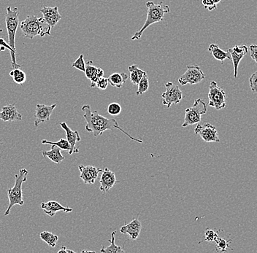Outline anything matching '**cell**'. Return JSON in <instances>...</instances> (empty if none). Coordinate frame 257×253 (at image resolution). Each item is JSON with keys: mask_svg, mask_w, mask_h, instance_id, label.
<instances>
[{"mask_svg": "<svg viewBox=\"0 0 257 253\" xmlns=\"http://www.w3.org/2000/svg\"><path fill=\"white\" fill-rule=\"evenodd\" d=\"M138 89L136 92L137 96L142 95L144 93L147 92L149 88V81L148 77H147V73L146 72L145 74L143 76L141 80H140L139 83H138Z\"/></svg>", "mask_w": 257, "mask_h": 253, "instance_id": "obj_28", "label": "cell"}, {"mask_svg": "<svg viewBox=\"0 0 257 253\" xmlns=\"http://www.w3.org/2000/svg\"><path fill=\"white\" fill-rule=\"evenodd\" d=\"M22 115L16 109L15 104L3 107L0 111V120L5 122L16 121L22 120Z\"/></svg>", "mask_w": 257, "mask_h": 253, "instance_id": "obj_18", "label": "cell"}, {"mask_svg": "<svg viewBox=\"0 0 257 253\" xmlns=\"http://www.w3.org/2000/svg\"><path fill=\"white\" fill-rule=\"evenodd\" d=\"M202 4H203L205 8L208 9L210 11L216 10L217 7V4H216L214 0H202Z\"/></svg>", "mask_w": 257, "mask_h": 253, "instance_id": "obj_35", "label": "cell"}, {"mask_svg": "<svg viewBox=\"0 0 257 253\" xmlns=\"http://www.w3.org/2000/svg\"><path fill=\"white\" fill-rule=\"evenodd\" d=\"M116 234V231H113L111 234V240H109L110 242V245L107 248H105L104 245L102 247L100 252L103 253H124L125 251L122 249L120 246H117L115 244V236Z\"/></svg>", "mask_w": 257, "mask_h": 253, "instance_id": "obj_24", "label": "cell"}, {"mask_svg": "<svg viewBox=\"0 0 257 253\" xmlns=\"http://www.w3.org/2000/svg\"><path fill=\"white\" fill-rule=\"evenodd\" d=\"M165 91L162 94V104L167 108H170L173 104H179L184 98L183 92L178 85L171 82L165 84Z\"/></svg>", "mask_w": 257, "mask_h": 253, "instance_id": "obj_9", "label": "cell"}, {"mask_svg": "<svg viewBox=\"0 0 257 253\" xmlns=\"http://www.w3.org/2000/svg\"><path fill=\"white\" fill-rule=\"evenodd\" d=\"M21 30L26 37L33 39L36 36L43 37L45 35H51V29L47 25L42 18L37 16H29L21 23Z\"/></svg>", "mask_w": 257, "mask_h": 253, "instance_id": "obj_3", "label": "cell"}, {"mask_svg": "<svg viewBox=\"0 0 257 253\" xmlns=\"http://www.w3.org/2000/svg\"><path fill=\"white\" fill-rule=\"evenodd\" d=\"M81 109L83 112V118H85L86 122L85 129L88 132H92L94 134V137H97L98 136L102 135L103 132L107 130L112 131L114 129H118L133 141L139 143H143L142 140L132 137L124 129H121L118 125V122L115 119L106 118V117L100 115L97 111L91 110L90 105H84V106L82 107Z\"/></svg>", "mask_w": 257, "mask_h": 253, "instance_id": "obj_1", "label": "cell"}, {"mask_svg": "<svg viewBox=\"0 0 257 253\" xmlns=\"http://www.w3.org/2000/svg\"><path fill=\"white\" fill-rule=\"evenodd\" d=\"M39 237L51 248H55L58 239H59L57 235L46 231L41 232L39 234Z\"/></svg>", "mask_w": 257, "mask_h": 253, "instance_id": "obj_25", "label": "cell"}, {"mask_svg": "<svg viewBox=\"0 0 257 253\" xmlns=\"http://www.w3.org/2000/svg\"><path fill=\"white\" fill-rule=\"evenodd\" d=\"M109 80L108 78H106V77H103L99 79L98 81H97V84H96V87L99 89L102 90H106V88H108V85H109Z\"/></svg>", "mask_w": 257, "mask_h": 253, "instance_id": "obj_36", "label": "cell"}, {"mask_svg": "<svg viewBox=\"0 0 257 253\" xmlns=\"http://www.w3.org/2000/svg\"><path fill=\"white\" fill-rule=\"evenodd\" d=\"M58 253H74L73 251L67 249L66 247H62V249L58 251Z\"/></svg>", "mask_w": 257, "mask_h": 253, "instance_id": "obj_39", "label": "cell"}, {"mask_svg": "<svg viewBox=\"0 0 257 253\" xmlns=\"http://www.w3.org/2000/svg\"><path fill=\"white\" fill-rule=\"evenodd\" d=\"M231 242H232V240L226 241L223 238H217L215 241L216 243H217L216 251L220 253L226 252L228 248H229V244L231 243Z\"/></svg>", "mask_w": 257, "mask_h": 253, "instance_id": "obj_29", "label": "cell"}, {"mask_svg": "<svg viewBox=\"0 0 257 253\" xmlns=\"http://www.w3.org/2000/svg\"><path fill=\"white\" fill-rule=\"evenodd\" d=\"M119 182L115 179V173L109 168H106L102 172L101 178L100 180V191L103 192V194L105 195L114 185Z\"/></svg>", "mask_w": 257, "mask_h": 253, "instance_id": "obj_14", "label": "cell"}, {"mask_svg": "<svg viewBox=\"0 0 257 253\" xmlns=\"http://www.w3.org/2000/svg\"><path fill=\"white\" fill-rule=\"evenodd\" d=\"M39 11L43 15L42 18L51 30L55 27L62 18L58 7H43Z\"/></svg>", "mask_w": 257, "mask_h": 253, "instance_id": "obj_15", "label": "cell"}, {"mask_svg": "<svg viewBox=\"0 0 257 253\" xmlns=\"http://www.w3.org/2000/svg\"><path fill=\"white\" fill-rule=\"evenodd\" d=\"M127 79H128V74H126V73L115 72L111 74L108 80H109V83L112 87L121 88H122L123 85L127 83Z\"/></svg>", "mask_w": 257, "mask_h": 253, "instance_id": "obj_20", "label": "cell"}, {"mask_svg": "<svg viewBox=\"0 0 257 253\" xmlns=\"http://www.w3.org/2000/svg\"><path fill=\"white\" fill-rule=\"evenodd\" d=\"M41 143H42V144H48L51 145H56L58 147H59L61 150H67V151H70V150H71V145L68 143L67 139H61L59 141L56 142V143L48 141V140H42Z\"/></svg>", "mask_w": 257, "mask_h": 253, "instance_id": "obj_27", "label": "cell"}, {"mask_svg": "<svg viewBox=\"0 0 257 253\" xmlns=\"http://www.w3.org/2000/svg\"><path fill=\"white\" fill-rule=\"evenodd\" d=\"M229 55H230L231 60L233 63L234 66V75L235 78L238 77V67L242 59L249 53V48L246 45H236L232 48L228 50Z\"/></svg>", "mask_w": 257, "mask_h": 253, "instance_id": "obj_11", "label": "cell"}, {"mask_svg": "<svg viewBox=\"0 0 257 253\" xmlns=\"http://www.w3.org/2000/svg\"><path fill=\"white\" fill-rule=\"evenodd\" d=\"M29 172L26 169H20L19 174L15 175V185L12 188L7 190L8 194L9 206L4 213V216L10 214V210L15 205L23 206L24 202L23 199L22 185L27 181Z\"/></svg>", "mask_w": 257, "mask_h": 253, "instance_id": "obj_4", "label": "cell"}, {"mask_svg": "<svg viewBox=\"0 0 257 253\" xmlns=\"http://www.w3.org/2000/svg\"><path fill=\"white\" fill-rule=\"evenodd\" d=\"M42 154L44 157L49 158L52 162L55 163V164H59L65 160V157L61 152V149L56 145H52L51 150L43 151Z\"/></svg>", "mask_w": 257, "mask_h": 253, "instance_id": "obj_21", "label": "cell"}, {"mask_svg": "<svg viewBox=\"0 0 257 253\" xmlns=\"http://www.w3.org/2000/svg\"><path fill=\"white\" fill-rule=\"evenodd\" d=\"M194 133L200 135L206 143H220L217 128L211 123H205L203 125H197L194 129Z\"/></svg>", "mask_w": 257, "mask_h": 253, "instance_id": "obj_10", "label": "cell"}, {"mask_svg": "<svg viewBox=\"0 0 257 253\" xmlns=\"http://www.w3.org/2000/svg\"><path fill=\"white\" fill-rule=\"evenodd\" d=\"M82 253H94L95 252H94V251H82L81 252Z\"/></svg>", "mask_w": 257, "mask_h": 253, "instance_id": "obj_40", "label": "cell"}, {"mask_svg": "<svg viewBox=\"0 0 257 253\" xmlns=\"http://www.w3.org/2000/svg\"><path fill=\"white\" fill-rule=\"evenodd\" d=\"M19 11L17 7L12 8L7 7V13L5 16L6 28L8 35V44L13 51H16V34L18 27L19 25Z\"/></svg>", "mask_w": 257, "mask_h": 253, "instance_id": "obj_6", "label": "cell"}, {"mask_svg": "<svg viewBox=\"0 0 257 253\" xmlns=\"http://www.w3.org/2000/svg\"><path fill=\"white\" fill-rule=\"evenodd\" d=\"M207 111L208 108H207L206 103L203 100L198 99L195 100L192 107L185 109L184 122L182 126L187 127L200 123L201 121L202 115L206 113Z\"/></svg>", "mask_w": 257, "mask_h": 253, "instance_id": "obj_5", "label": "cell"}, {"mask_svg": "<svg viewBox=\"0 0 257 253\" xmlns=\"http://www.w3.org/2000/svg\"><path fill=\"white\" fill-rule=\"evenodd\" d=\"M146 6L147 7V21L142 28L132 36V40L141 39L147 28L152 24L163 21L165 15L170 13V7L167 4H164L162 1H160L159 4H154L153 1H147Z\"/></svg>", "mask_w": 257, "mask_h": 253, "instance_id": "obj_2", "label": "cell"}, {"mask_svg": "<svg viewBox=\"0 0 257 253\" xmlns=\"http://www.w3.org/2000/svg\"><path fill=\"white\" fill-rule=\"evenodd\" d=\"M78 169L80 172V179L85 184H89V185L94 184L100 173L103 172L101 169L97 168L93 166L80 165Z\"/></svg>", "mask_w": 257, "mask_h": 253, "instance_id": "obj_12", "label": "cell"}, {"mask_svg": "<svg viewBox=\"0 0 257 253\" xmlns=\"http://www.w3.org/2000/svg\"><path fill=\"white\" fill-rule=\"evenodd\" d=\"M1 145V140H0V145Z\"/></svg>", "mask_w": 257, "mask_h": 253, "instance_id": "obj_42", "label": "cell"}, {"mask_svg": "<svg viewBox=\"0 0 257 253\" xmlns=\"http://www.w3.org/2000/svg\"><path fill=\"white\" fill-rule=\"evenodd\" d=\"M56 104L48 106L45 105H37L35 112V126H38L41 123L48 121L51 118L53 111L55 109Z\"/></svg>", "mask_w": 257, "mask_h": 253, "instance_id": "obj_13", "label": "cell"}, {"mask_svg": "<svg viewBox=\"0 0 257 253\" xmlns=\"http://www.w3.org/2000/svg\"><path fill=\"white\" fill-rule=\"evenodd\" d=\"M96 71H97V68L93 65L92 61H89L86 63V70H85L84 72L88 80H90L93 77L95 76Z\"/></svg>", "mask_w": 257, "mask_h": 253, "instance_id": "obj_31", "label": "cell"}, {"mask_svg": "<svg viewBox=\"0 0 257 253\" xmlns=\"http://www.w3.org/2000/svg\"><path fill=\"white\" fill-rule=\"evenodd\" d=\"M249 84H250V88L252 89V92L254 94L257 93V71L252 74L250 78H249Z\"/></svg>", "mask_w": 257, "mask_h": 253, "instance_id": "obj_34", "label": "cell"}, {"mask_svg": "<svg viewBox=\"0 0 257 253\" xmlns=\"http://www.w3.org/2000/svg\"><path fill=\"white\" fill-rule=\"evenodd\" d=\"M40 207L44 210L45 214L50 217H54L58 212L62 211L65 213H69L73 211V209L63 207L62 204L55 201L41 203Z\"/></svg>", "mask_w": 257, "mask_h": 253, "instance_id": "obj_19", "label": "cell"}, {"mask_svg": "<svg viewBox=\"0 0 257 253\" xmlns=\"http://www.w3.org/2000/svg\"><path fill=\"white\" fill-rule=\"evenodd\" d=\"M138 216L139 214L138 215L136 218H134L129 224L124 225L120 229V232L121 234H128L130 239H133V240H135L139 237L141 229H142V224L138 219Z\"/></svg>", "mask_w": 257, "mask_h": 253, "instance_id": "obj_17", "label": "cell"}, {"mask_svg": "<svg viewBox=\"0 0 257 253\" xmlns=\"http://www.w3.org/2000/svg\"><path fill=\"white\" fill-rule=\"evenodd\" d=\"M96 76H97L98 78H101V77H104V70L101 68H97Z\"/></svg>", "mask_w": 257, "mask_h": 253, "instance_id": "obj_38", "label": "cell"}, {"mask_svg": "<svg viewBox=\"0 0 257 253\" xmlns=\"http://www.w3.org/2000/svg\"><path fill=\"white\" fill-rule=\"evenodd\" d=\"M72 67L84 72L85 70H86V63H85L84 56L83 54H80V56L76 59L75 62L73 64Z\"/></svg>", "mask_w": 257, "mask_h": 253, "instance_id": "obj_32", "label": "cell"}, {"mask_svg": "<svg viewBox=\"0 0 257 253\" xmlns=\"http://www.w3.org/2000/svg\"><path fill=\"white\" fill-rule=\"evenodd\" d=\"M208 51L212 54V56L217 60L220 61L221 63H223L225 59L231 60L230 55H229V52L223 51L216 44H211L209 48H208Z\"/></svg>", "mask_w": 257, "mask_h": 253, "instance_id": "obj_22", "label": "cell"}, {"mask_svg": "<svg viewBox=\"0 0 257 253\" xmlns=\"http://www.w3.org/2000/svg\"><path fill=\"white\" fill-rule=\"evenodd\" d=\"M10 77L13 78V81L16 84L23 85L27 80V75L23 70L19 68L14 69L10 72Z\"/></svg>", "mask_w": 257, "mask_h": 253, "instance_id": "obj_26", "label": "cell"}, {"mask_svg": "<svg viewBox=\"0 0 257 253\" xmlns=\"http://www.w3.org/2000/svg\"><path fill=\"white\" fill-rule=\"evenodd\" d=\"M220 1H221V0H214V1H215L216 4H219V3H220Z\"/></svg>", "mask_w": 257, "mask_h": 253, "instance_id": "obj_41", "label": "cell"}, {"mask_svg": "<svg viewBox=\"0 0 257 253\" xmlns=\"http://www.w3.org/2000/svg\"><path fill=\"white\" fill-rule=\"evenodd\" d=\"M249 49V51H250L251 57H252V59L257 64V45H250Z\"/></svg>", "mask_w": 257, "mask_h": 253, "instance_id": "obj_37", "label": "cell"}, {"mask_svg": "<svg viewBox=\"0 0 257 253\" xmlns=\"http://www.w3.org/2000/svg\"><path fill=\"white\" fill-rule=\"evenodd\" d=\"M61 127L66 132L67 140L71 145V150H70V155L79 152L78 147H76V144L81 140L80 135L77 131H73L69 126H68L65 122L60 123Z\"/></svg>", "mask_w": 257, "mask_h": 253, "instance_id": "obj_16", "label": "cell"}, {"mask_svg": "<svg viewBox=\"0 0 257 253\" xmlns=\"http://www.w3.org/2000/svg\"><path fill=\"white\" fill-rule=\"evenodd\" d=\"M219 237L218 234L211 228H207L205 233V240L207 242H215L216 239Z\"/></svg>", "mask_w": 257, "mask_h": 253, "instance_id": "obj_33", "label": "cell"}, {"mask_svg": "<svg viewBox=\"0 0 257 253\" xmlns=\"http://www.w3.org/2000/svg\"><path fill=\"white\" fill-rule=\"evenodd\" d=\"M205 74L198 65L186 66L185 72L179 78L181 85H195L201 83L205 79Z\"/></svg>", "mask_w": 257, "mask_h": 253, "instance_id": "obj_8", "label": "cell"}, {"mask_svg": "<svg viewBox=\"0 0 257 253\" xmlns=\"http://www.w3.org/2000/svg\"><path fill=\"white\" fill-rule=\"evenodd\" d=\"M226 93L223 88L219 86L217 82L211 81L208 92V105L220 110L226 107Z\"/></svg>", "mask_w": 257, "mask_h": 253, "instance_id": "obj_7", "label": "cell"}, {"mask_svg": "<svg viewBox=\"0 0 257 253\" xmlns=\"http://www.w3.org/2000/svg\"><path fill=\"white\" fill-rule=\"evenodd\" d=\"M128 70L130 72V80L132 84L138 85L143 76L145 74L146 72L141 70L137 65L129 67Z\"/></svg>", "mask_w": 257, "mask_h": 253, "instance_id": "obj_23", "label": "cell"}, {"mask_svg": "<svg viewBox=\"0 0 257 253\" xmlns=\"http://www.w3.org/2000/svg\"><path fill=\"white\" fill-rule=\"evenodd\" d=\"M108 112L111 116H117L121 112V106L118 103L114 102L108 107Z\"/></svg>", "mask_w": 257, "mask_h": 253, "instance_id": "obj_30", "label": "cell"}]
</instances>
